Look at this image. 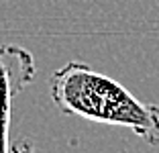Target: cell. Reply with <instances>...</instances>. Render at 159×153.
Listing matches in <instances>:
<instances>
[{
  "label": "cell",
  "instance_id": "6da1fadb",
  "mask_svg": "<svg viewBox=\"0 0 159 153\" xmlns=\"http://www.w3.org/2000/svg\"><path fill=\"white\" fill-rule=\"evenodd\" d=\"M49 92L63 114L125 127L145 143L159 147V106L141 102L110 76L94 72L86 63L70 61L53 72Z\"/></svg>",
  "mask_w": 159,
  "mask_h": 153
},
{
  "label": "cell",
  "instance_id": "7a4b0ae2",
  "mask_svg": "<svg viewBox=\"0 0 159 153\" xmlns=\"http://www.w3.org/2000/svg\"><path fill=\"white\" fill-rule=\"evenodd\" d=\"M35 78L33 53L19 45L0 47V153H10L8 131L12 100Z\"/></svg>",
  "mask_w": 159,
  "mask_h": 153
},
{
  "label": "cell",
  "instance_id": "3957f363",
  "mask_svg": "<svg viewBox=\"0 0 159 153\" xmlns=\"http://www.w3.org/2000/svg\"><path fill=\"white\" fill-rule=\"evenodd\" d=\"M10 153H35V147H33V143L31 141H20L19 145H14L12 149H10Z\"/></svg>",
  "mask_w": 159,
  "mask_h": 153
}]
</instances>
